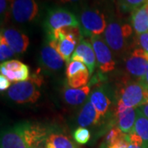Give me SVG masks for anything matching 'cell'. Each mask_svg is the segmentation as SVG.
Wrapping results in <instances>:
<instances>
[{"label": "cell", "instance_id": "cell-23", "mask_svg": "<svg viewBox=\"0 0 148 148\" xmlns=\"http://www.w3.org/2000/svg\"><path fill=\"white\" fill-rule=\"evenodd\" d=\"M73 139L78 144H86L90 139V131L86 127H77L73 132Z\"/></svg>", "mask_w": 148, "mask_h": 148}, {"label": "cell", "instance_id": "cell-7", "mask_svg": "<svg viewBox=\"0 0 148 148\" xmlns=\"http://www.w3.org/2000/svg\"><path fill=\"white\" fill-rule=\"evenodd\" d=\"M119 101L132 108L148 103V90L139 82H132L123 86L119 91Z\"/></svg>", "mask_w": 148, "mask_h": 148}, {"label": "cell", "instance_id": "cell-35", "mask_svg": "<svg viewBox=\"0 0 148 148\" xmlns=\"http://www.w3.org/2000/svg\"><path fill=\"white\" fill-rule=\"evenodd\" d=\"M41 148H42V147H41Z\"/></svg>", "mask_w": 148, "mask_h": 148}, {"label": "cell", "instance_id": "cell-24", "mask_svg": "<svg viewBox=\"0 0 148 148\" xmlns=\"http://www.w3.org/2000/svg\"><path fill=\"white\" fill-rule=\"evenodd\" d=\"M119 5L123 10L132 11L138 9L144 4L147 3L148 0H119Z\"/></svg>", "mask_w": 148, "mask_h": 148}, {"label": "cell", "instance_id": "cell-3", "mask_svg": "<svg viewBox=\"0 0 148 148\" xmlns=\"http://www.w3.org/2000/svg\"><path fill=\"white\" fill-rule=\"evenodd\" d=\"M133 32L132 27L129 24L113 19L107 24L104 40L111 50L118 53H122L128 46V40Z\"/></svg>", "mask_w": 148, "mask_h": 148}, {"label": "cell", "instance_id": "cell-1", "mask_svg": "<svg viewBox=\"0 0 148 148\" xmlns=\"http://www.w3.org/2000/svg\"><path fill=\"white\" fill-rule=\"evenodd\" d=\"M49 134L42 125L21 123L2 132L1 148H41Z\"/></svg>", "mask_w": 148, "mask_h": 148}, {"label": "cell", "instance_id": "cell-16", "mask_svg": "<svg viewBox=\"0 0 148 148\" xmlns=\"http://www.w3.org/2000/svg\"><path fill=\"white\" fill-rule=\"evenodd\" d=\"M40 61L44 67L52 71L62 69L65 62L58 51L49 44L45 45L40 51Z\"/></svg>", "mask_w": 148, "mask_h": 148}, {"label": "cell", "instance_id": "cell-8", "mask_svg": "<svg viewBox=\"0 0 148 148\" xmlns=\"http://www.w3.org/2000/svg\"><path fill=\"white\" fill-rule=\"evenodd\" d=\"M10 12L18 23L31 22L39 15V6L36 0H12Z\"/></svg>", "mask_w": 148, "mask_h": 148}, {"label": "cell", "instance_id": "cell-25", "mask_svg": "<svg viewBox=\"0 0 148 148\" xmlns=\"http://www.w3.org/2000/svg\"><path fill=\"white\" fill-rule=\"evenodd\" d=\"M14 51L7 43L5 39L2 36H0V60L2 63L6 62L14 55Z\"/></svg>", "mask_w": 148, "mask_h": 148}, {"label": "cell", "instance_id": "cell-32", "mask_svg": "<svg viewBox=\"0 0 148 148\" xmlns=\"http://www.w3.org/2000/svg\"><path fill=\"white\" fill-rule=\"evenodd\" d=\"M138 82L148 90V73L144 77H143L142 78H140Z\"/></svg>", "mask_w": 148, "mask_h": 148}, {"label": "cell", "instance_id": "cell-29", "mask_svg": "<svg viewBox=\"0 0 148 148\" xmlns=\"http://www.w3.org/2000/svg\"><path fill=\"white\" fill-rule=\"evenodd\" d=\"M12 3V0H0V12L2 16L7 13V11L11 8Z\"/></svg>", "mask_w": 148, "mask_h": 148}, {"label": "cell", "instance_id": "cell-30", "mask_svg": "<svg viewBox=\"0 0 148 148\" xmlns=\"http://www.w3.org/2000/svg\"><path fill=\"white\" fill-rule=\"evenodd\" d=\"M11 86V82L6 77L1 74L0 76V90L1 91L9 89Z\"/></svg>", "mask_w": 148, "mask_h": 148}, {"label": "cell", "instance_id": "cell-13", "mask_svg": "<svg viewBox=\"0 0 148 148\" xmlns=\"http://www.w3.org/2000/svg\"><path fill=\"white\" fill-rule=\"evenodd\" d=\"M115 118L117 127L123 132L128 134L133 130L138 118V110L136 108L128 107L119 101L115 110Z\"/></svg>", "mask_w": 148, "mask_h": 148}, {"label": "cell", "instance_id": "cell-33", "mask_svg": "<svg viewBox=\"0 0 148 148\" xmlns=\"http://www.w3.org/2000/svg\"><path fill=\"white\" fill-rule=\"evenodd\" d=\"M127 148H147V147L146 145H134V144L129 143Z\"/></svg>", "mask_w": 148, "mask_h": 148}, {"label": "cell", "instance_id": "cell-26", "mask_svg": "<svg viewBox=\"0 0 148 148\" xmlns=\"http://www.w3.org/2000/svg\"><path fill=\"white\" fill-rule=\"evenodd\" d=\"M125 135H126V133L122 132L119 127H113L106 134L104 146H108L114 142H115L118 139L124 137Z\"/></svg>", "mask_w": 148, "mask_h": 148}, {"label": "cell", "instance_id": "cell-31", "mask_svg": "<svg viewBox=\"0 0 148 148\" xmlns=\"http://www.w3.org/2000/svg\"><path fill=\"white\" fill-rule=\"evenodd\" d=\"M138 111L144 117H146L147 119H148V103L144 104L143 106H139L138 108H137Z\"/></svg>", "mask_w": 148, "mask_h": 148}, {"label": "cell", "instance_id": "cell-17", "mask_svg": "<svg viewBox=\"0 0 148 148\" xmlns=\"http://www.w3.org/2000/svg\"><path fill=\"white\" fill-rule=\"evenodd\" d=\"M101 119L100 114L90 101H86L77 116V123L80 127H86L96 125Z\"/></svg>", "mask_w": 148, "mask_h": 148}, {"label": "cell", "instance_id": "cell-19", "mask_svg": "<svg viewBox=\"0 0 148 148\" xmlns=\"http://www.w3.org/2000/svg\"><path fill=\"white\" fill-rule=\"evenodd\" d=\"M89 101L94 106L97 112L100 114L101 118L107 114L111 105L110 99L102 88H97L93 90L90 93Z\"/></svg>", "mask_w": 148, "mask_h": 148}, {"label": "cell", "instance_id": "cell-28", "mask_svg": "<svg viewBox=\"0 0 148 148\" xmlns=\"http://www.w3.org/2000/svg\"><path fill=\"white\" fill-rule=\"evenodd\" d=\"M137 42L139 45V48H142L148 53V32L138 35Z\"/></svg>", "mask_w": 148, "mask_h": 148}, {"label": "cell", "instance_id": "cell-14", "mask_svg": "<svg viewBox=\"0 0 148 148\" xmlns=\"http://www.w3.org/2000/svg\"><path fill=\"white\" fill-rule=\"evenodd\" d=\"M94 49L90 41L82 39L76 48L73 54L72 55L70 61H80L87 67L90 75L93 73L95 70L96 60Z\"/></svg>", "mask_w": 148, "mask_h": 148}, {"label": "cell", "instance_id": "cell-27", "mask_svg": "<svg viewBox=\"0 0 148 148\" xmlns=\"http://www.w3.org/2000/svg\"><path fill=\"white\" fill-rule=\"evenodd\" d=\"M128 145H129V142L127 139V134H126L124 137L118 139L110 145L103 146V148H127Z\"/></svg>", "mask_w": 148, "mask_h": 148}, {"label": "cell", "instance_id": "cell-21", "mask_svg": "<svg viewBox=\"0 0 148 148\" xmlns=\"http://www.w3.org/2000/svg\"><path fill=\"white\" fill-rule=\"evenodd\" d=\"M45 148H78V147L64 134L50 133L46 138Z\"/></svg>", "mask_w": 148, "mask_h": 148}, {"label": "cell", "instance_id": "cell-10", "mask_svg": "<svg viewBox=\"0 0 148 148\" xmlns=\"http://www.w3.org/2000/svg\"><path fill=\"white\" fill-rule=\"evenodd\" d=\"M128 73L139 79L148 73V53L142 48H135L125 61Z\"/></svg>", "mask_w": 148, "mask_h": 148}, {"label": "cell", "instance_id": "cell-11", "mask_svg": "<svg viewBox=\"0 0 148 148\" xmlns=\"http://www.w3.org/2000/svg\"><path fill=\"white\" fill-rule=\"evenodd\" d=\"M87 67L80 61H70L66 69V77L69 87L81 88L87 86L90 78Z\"/></svg>", "mask_w": 148, "mask_h": 148}, {"label": "cell", "instance_id": "cell-6", "mask_svg": "<svg viewBox=\"0 0 148 148\" xmlns=\"http://www.w3.org/2000/svg\"><path fill=\"white\" fill-rule=\"evenodd\" d=\"M69 27H81L78 19L72 12L65 8H53L48 12L45 21L48 33Z\"/></svg>", "mask_w": 148, "mask_h": 148}, {"label": "cell", "instance_id": "cell-15", "mask_svg": "<svg viewBox=\"0 0 148 148\" xmlns=\"http://www.w3.org/2000/svg\"><path fill=\"white\" fill-rule=\"evenodd\" d=\"M15 53L26 52L30 44V40L26 34L14 28L2 29L1 35Z\"/></svg>", "mask_w": 148, "mask_h": 148}, {"label": "cell", "instance_id": "cell-12", "mask_svg": "<svg viewBox=\"0 0 148 148\" xmlns=\"http://www.w3.org/2000/svg\"><path fill=\"white\" fill-rule=\"evenodd\" d=\"M1 74L6 77L11 82H19L27 81L30 78V71L28 66L21 61L12 59L1 64Z\"/></svg>", "mask_w": 148, "mask_h": 148}, {"label": "cell", "instance_id": "cell-18", "mask_svg": "<svg viewBox=\"0 0 148 148\" xmlns=\"http://www.w3.org/2000/svg\"><path fill=\"white\" fill-rule=\"evenodd\" d=\"M131 22L138 36L148 32V3L132 12Z\"/></svg>", "mask_w": 148, "mask_h": 148}, {"label": "cell", "instance_id": "cell-5", "mask_svg": "<svg viewBox=\"0 0 148 148\" xmlns=\"http://www.w3.org/2000/svg\"><path fill=\"white\" fill-rule=\"evenodd\" d=\"M80 25L82 36H101L107 27L105 14L97 8H86L80 14Z\"/></svg>", "mask_w": 148, "mask_h": 148}, {"label": "cell", "instance_id": "cell-20", "mask_svg": "<svg viewBox=\"0 0 148 148\" xmlns=\"http://www.w3.org/2000/svg\"><path fill=\"white\" fill-rule=\"evenodd\" d=\"M90 88L89 86H86L81 88L68 87L64 90V101L70 106H79L84 103L89 95Z\"/></svg>", "mask_w": 148, "mask_h": 148}, {"label": "cell", "instance_id": "cell-9", "mask_svg": "<svg viewBox=\"0 0 148 148\" xmlns=\"http://www.w3.org/2000/svg\"><path fill=\"white\" fill-rule=\"evenodd\" d=\"M90 43L96 57V62L102 73H109L115 68V62L113 58L112 50L106 44L104 38L95 36L90 38Z\"/></svg>", "mask_w": 148, "mask_h": 148}, {"label": "cell", "instance_id": "cell-4", "mask_svg": "<svg viewBox=\"0 0 148 148\" xmlns=\"http://www.w3.org/2000/svg\"><path fill=\"white\" fill-rule=\"evenodd\" d=\"M41 84L42 79L35 75L27 81L13 83L8 90V95L18 104L35 103L40 96L39 87Z\"/></svg>", "mask_w": 148, "mask_h": 148}, {"label": "cell", "instance_id": "cell-22", "mask_svg": "<svg viewBox=\"0 0 148 148\" xmlns=\"http://www.w3.org/2000/svg\"><path fill=\"white\" fill-rule=\"evenodd\" d=\"M132 132L138 134L143 140L148 148V119L142 115L138 111V118Z\"/></svg>", "mask_w": 148, "mask_h": 148}, {"label": "cell", "instance_id": "cell-34", "mask_svg": "<svg viewBox=\"0 0 148 148\" xmlns=\"http://www.w3.org/2000/svg\"><path fill=\"white\" fill-rule=\"evenodd\" d=\"M81 0H59V2L61 3H77Z\"/></svg>", "mask_w": 148, "mask_h": 148}, {"label": "cell", "instance_id": "cell-2", "mask_svg": "<svg viewBox=\"0 0 148 148\" xmlns=\"http://www.w3.org/2000/svg\"><path fill=\"white\" fill-rule=\"evenodd\" d=\"M49 45L55 49L65 62L69 64L82 34L80 27H69L48 33Z\"/></svg>", "mask_w": 148, "mask_h": 148}]
</instances>
